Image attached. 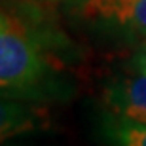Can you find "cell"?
<instances>
[{"label": "cell", "mask_w": 146, "mask_h": 146, "mask_svg": "<svg viewBox=\"0 0 146 146\" xmlns=\"http://www.w3.org/2000/svg\"><path fill=\"white\" fill-rule=\"evenodd\" d=\"M51 49L53 38L0 4V97L33 104L66 101L72 84L55 65Z\"/></svg>", "instance_id": "1"}, {"label": "cell", "mask_w": 146, "mask_h": 146, "mask_svg": "<svg viewBox=\"0 0 146 146\" xmlns=\"http://www.w3.org/2000/svg\"><path fill=\"white\" fill-rule=\"evenodd\" d=\"M72 27L104 48H135L146 40V0H65Z\"/></svg>", "instance_id": "2"}, {"label": "cell", "mask_w": 146, "mask_h": 146, "mask_svg": "<svg viewBox=\"0 0 146 146\" xmlns=\"http://www.w3.org/2000/svg\"><path fill=\"white\" fill-rule=\"evenodd\" d=\"M103 108L146 121V74L131 72L106 82L103 87Z\"/></svg>", "instance_id": "3"}, {"label": "cell", "mask_w": 146, "mask_h": 146, "mask_svg": "<svg viewBox=\"0 0 146 146\" xmlns=\"http://www.w3.org/2000/svg\"><path fill=\"white\" fill-rule=\"evenodd\" d=\"M46 123L38 104L0 97V144L36 133Z\"/></svg>", "instance_id": "4"}, {"label": "cell", "mask_w": 146, "mask_h": 146, "mask_svg": "<svg viewBox=\"0 0 146 146\" xmlns=\"http://www.w3.org/2000/svg\"><path fill=\"white\" fill-rule=\"evenodd\" d=\"M99 137L119 146H146V121L103 108L97 121Z\"/></svg>", "instance_id": "5"}, {"label": "cell", "mask_w": 146, "mask_h": 146, "mask_svg": "<svg viewBox=\"0 0 146 146\" xmlns=\"http://www.w3.org/2000/svg\"><path fill=\"white\" fill-rule=\"evenodd\" d=\"M127 70L146 74V40L133 48V53L127 59Z\"/></svg>", "instance_id": "6"}, {"label": "cell", "mask_w": 146, "mask_h": 146, "mask_svg": "<svg viewBox=\"0 0 146 146\" xmlns=\"http://www.w3.org/2000/svg\"><path fill=\"white\" fill-rule=\"evenodd\" d=\"M46 2H65V0H46Z\"/></svg>", "instance_id": "7"}]
</instances>
